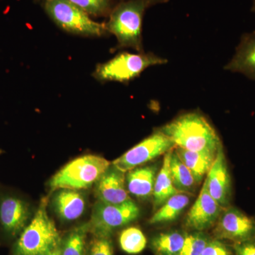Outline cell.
<instances>
[{"label":"cell","instance_id":"1","mask_svg":"<svg viewBox=\"0 0 255 255\" xmlns=\"http://www.w3.org/2000/svg\"><path fill=\"white\" fill-rule=\"evenodd\" d=\"M175 147L194 152H217L221 139L209 121L199 112H187L159 128Z\"/></svg>","mask_w":255,"mask_h":255},{"label":"cell","instance_id":"2","mask_svg":"<svg viewBox=\"0 0 255 255\" xmlns=\"http://www.w3.org/2000/svg\"><path fill=\"white\" fill-rule=\"evenodd\" d=\"M169 0H122L114 6L106 23L109 33L117 39V48H131L137 53L144 51L142 21L145 11Z\"/></svg>","mask_w":255,"mask_h":255},{"label":"cell","instance_id":"3","mask_svg":"<svg viewBox=\"0 0 255 255\" xmlns=\"http://www.w3.org/2000/svg\"><path fill=\"white\" fill-rule=\"evenodd\" d=\"M47 199L41 201L15 243L13 255H39L60 248L59 232L47 211Z\"/></svg>","mask_w":255,"mask_h":255},{"label":"cell","instance_id":"4","mask_svg":"<svg viewBox=\"0 0 255 255\" xmlns=\"http://www.w3.org/2000/svg\"><path fill=\"white\" fill-rule=\"evenodd\" d=\"M167 63V59L152 52H121L106 63L99 64L93 75L100 82L128 83L140 76L146 69Z\"/></svg>","mask_w":255,"mask_h":255},{"label":"cell","instance_id":"5","mask_svg":"<svg viewBox=\"0 0 255 255\" xmlns=\"http://www.w3.org/2000/svg\"><path fill=\"white\" fill-rule=\"evenodd\" d=\"M110 166V162L101 156H81L64 166L51 178L50 189L52 191L87 189L98 182Z\"/></svg>","mask_w":255,"mask_h":255},{"label":"cell","instance_id":"6","mask_svg":"<svg viewBox=\"0 0 255 255\" xmlns=\"http://www.w3.org/2000/svg\"><path fill=\"white\" fill-rule=\"evenodd\" d=\"M42 5L50 19L68 33L85 37H102L109 33L105 23L94 21L68 0H42Z\"/></svg>","mask_w":255,"mask_h":255},{"label":"cell","instance_id":"7","mask_svg":"<svg viewBox=\"0 0 255 255\" xmlns=\"http://www.w3.org/2000/svg\"><path fill=\"white\" fill-rule=\"evenodd\" d=\"M140 209L131 199L120 204L96 203L90 223L86 225L87 231L95 237L109 238L115 230L127 226L136 220Z\"/></svg>","mask_w":255,"mask_h":255},{"label":"cell","instance_id":"8","mask_svg":"<svg viewBox=\"0 0 255 255\" xmlns=\"http://www.w3.org/2000/svg\"><path fill=\"white\" fill-rule=\"evenodd\" d=\"M174 147L175 145L172 140L158 128L115 159L112 165L125 173L157 158Z\"/></svg>","mask_w":255,"mask_h":255},{"label":"cell","instance_id":"9","mask_svg":"<svg viewBox=\"0 0 255 255\" xmlns=\"http://www.w3.org/2000/svg\"><path fill=\"white\" fill-rule=\"evenodd\" d=\"M215 234L219 239L234 243L255 239V221L241 210L230 206L221 213Z\"/></svg>","mask_w":255,"mask_h":255},{"label":"cell","instance_id":"10","mask_svg":"<svg viewBox=\"0 0 255 255\" xmlns=\"http://www.w3.org/2000/svg\"><path fill=\"white\" fill-rule=\"evenodd\" d=\"M31 216L30 204L25 199L11 194L0 196V227L10 237L19 236Z\"/></svg>","mask_w":255,"mask_h":255},{"label":"cell","instance_id":"11","mask_svg":"<svg viewBox=\"0 0 255 255\" xmlns=\"http://www.w3.org/2000/svg\"><path fill=\"white\" fill-rule=\"evenodd\" d=\"M205 182L210 195L223 209L231 206L232 183L223 145L218 150L216 159L207 174Z\"/></svg>","mask_w":255,"mask_h":255},{"label":"cell","instance_id":"12","mask_svg":"<svg viewBox=\"0 0 255 255\" xmlns=\"http://www.w3.org/2000/svg\"><path fill=\"white\" fill-rule=\"evenodd\" d=\"M223 208L210 195L206 184L204 185L186 219V226L189 229L201 231L209 229L217 222Z\"/></svg>","mask_w":255,"mask_h":255},{"label":"cell","instance_id":"13","mask_svg":"<svg viewBox=\"0 0 255 255\" xmlns=\"http://www.w3.org/2000/svg\"><path fill=\"white\" fill-rule=\"evenodd\" d=\"M96 194L99 201L110 204H120L130 200L126 188L125 173L110 166L97 182Z\"/></svg>","mask_w":255,"mask_h":255},{"label":"cell","instance_id":"14","mask_svg":"<svg viewBox=\"0 0 255 255\" xmlns=\"http://www.w3.org/2000/svg\"><path fill=\"white\" fill-rule=\"evenodd\" d=\"M224 69L255 80V31L242 36L236 53Z\"/></svg>","mask_w":255,"mask_h":255},{"label":"cell","instance_id":"15","mask_svg":"<svg viewBox=\"0 0 255 255\" xmlns=\"http://www.w3.org/2000/svg\"><path fill=\"white\" fill-rule=\"evenodd\" d=\"M52 206L61 221L70 222L81 217L86 209V201L77 190L59 189L53 196Z\"/></svg>","mask_w":255,"mask_h":255},{"label":"cell","instance_id":"16","mask_svg":"<svg viewBox=\"0 0 255 255\" xmlns=\"http://www.w3.org/2000/svg\"><path fill=\"white\" fill-rule=\"evenodd\" d=\"M157 172V167L155 165L136 167L128 171L127 175L128 193L139 199L150 197L153 192Z\"/></svg>","mask_w":255,"mask_h":255},{"label":"cell","instance_id":"17","mask_svg":"<svg viewBox=\"0 0 255 255\" xmlns=\"http://www.w3.org/2000/svg\"><path fill=\"white\" fill-rule=\"evenodd\" d=\"M174 150L190 170L197 184H200L204 177L207 176L217 155V152H194L177 147H174Z\"/></svg>","mask_w":255,"mask_h":255},{"label":"cell","instance_id":"18","mask_svg":"<svg viewBox=\"0 0 255 255\" xmlns=\"http://www.w3.org/2000/svg\"><path fill=\"white\" fill-rule=\"evenodd\" d=\"M171 151L172 150L166 152L164 155L163 164L156 177L153 192H152L154 206L156 209L157 208L159 209L161 206L163 205L169 198L181 193L174 187L171 179L170 172H169Z\"/></svg>","mask_w":255,"mask_h":255},{"label":"cell","instance_id":"19","mask_svg":"<svg viewBox=\"0 0 255 255\" xmlns=\"http://www.w3.org/2000/svg\"><path fill=\"white\" fill-rule=\"evenodd\" d=\"M189 196L185 193H179L172 197L159 208L151 217L150 224H159L172 222L179 217L186 207L189 205Z\"/></svg>","mask_w":255,"mask_h":255},{"label":"cell","instance_id":"20","mask_svg":"<svg viewBox=\"0 0 255 255\" xmlns=\"http://www.w3.org/2000/svg\"><path fill=\"white\" fill-rule=\"evenodd\" d=\"M169 172L174 187L181 193H191L195 189L196 183L189 168L178 157L174 148L171 151Z\"/></svg>","mask_w":255,"mask_h":255},{"label":"cell","instance_id":"21","mask_svg":"<svg viewBox=\"0 0 255 255\" xmlns=\"http://www.w3.org/2000/svg\"><path fill=\"white\" fill-rule=\"evenodd\" d=\"M185 236L178 231L161 233L151 241L152 251L157 255H179Z\"/></svg>","mask_w":255,"mask_h":255},{"label":"cell","instance_id":"22","mask_svg":"<svg viewBox=\"0 0 255 255\" xmlns=\"http://www.w3.org/2000/svg\"><path fill=\"white\" fill-rule=\"evenodd\" d=\"M119 244L122 251L129 255H137L145 249L147 239L139 228H128L121 233Z\"/></svg>","mask_w":255,"mask_h":255},{"label":"cell","instance_id":"23","mask_svg":"<svg viewBox=\"0 0 255 255\" xmlns=\"http://www.w3.org/2000/svg\"><path fill=\"white\" fill-rule=\"evenodd\" d=\"M90 16L102 17L110 15L114 0H68Z\"/></svg>","mask_w":255,"mask_h":255},{"label":"cell","instance_id":"24","mask_svg":"<svg viewBox=\"0 0 255 255\" xmlns=\"http://www.w3.org/2000/svg\"><path fill=\"white\" fill-rule=\"evenodd\" d=\"M86 226L75 230L64 242L61 248V255H85Z\"/></svg>","mask_w":255,"mask_h":255},{"label":"cell","instance_id":"25","mask_svg":"<svg viewBox=\"0 0 255 255\" xmlns=\"http://www.w3.org/2000/svg\"><path fill=\"white\" fill-rule=\"evenodd\" d=\"M210 240L201 231L187 235L179 255H201Z\"/></svg>","mask_w":255,"mask_h":255},{"label":"cell","instance_id":"26","mask_svg":"<svg viewBox=\"0 0 255 255\" xmlns=\"http://www.w3.org/2000/svg\"><path fill=\"white\" fill-rule=\"evenodd\" d=\"M89 255H114L113 247L110 238L95 237L90 246Z\"/></svg>","mask_w":255,"mask_h":255},{"label":"cell","instance_id":"27","mask_svg":"<svg viewBox=\"0 0 255 255\" xmlns=\"http://www.w3.org/2000/svg\"><path fill=\"white\" fill-rule=\"evenodd\" d=\"M201 255H232L226 245L218 240L209 241Z\"/></svg>","mask_w":255,"mask_h":255},{"label":"cell","instance_id":"28","mask_svg":"<svg viewBox=\"0 0 255 255\" xmlns=\"http://www.w3.org/2000/svg\"><path fill=\"white\" fill-rule=\"evenodd\" d=\"M233 250L236 255H255V239L234 243Z\"/></svg>","mask_w":255,"mask_h":255},{"label":"cell","instance_id":"29","mask_svg":"<svg viewBox=\"0 0 255 255\" xmlns=\"http://www.w3.org/2000/svg\"><path fill=\"white\" fill-rule=\"evenodd\" d=\"M39 255H61V248L55 249L54 251L48 252V253H43Z\"/></svg>","mask_w":255,"mask_h":255},{"label":"cell","instance_id":"30","mask_svg":"<svg viewBox=\"0 0 255 255\" xmlns=\"http://www.w3.org/2000/svg\"><path fill=\"white\" fill-rule=\"evenodd\" d=\"M253 6H252V11H253V12H255V0H253Z\"/></svg>","mask_w":255,"mask_h":255},{"label":"cell","instance_id":"31","mask_svg":"<svg viewBox=\"0 0 255 255\" xmlns=\"http://www.w3.org/2000/svg\"><path fill=\"white\" fill-rule=\"evenodd\" d=\"M120 1H122V0H120Z\"/></svg>","mask_w":255,"mask_h":255}]
</instances>
